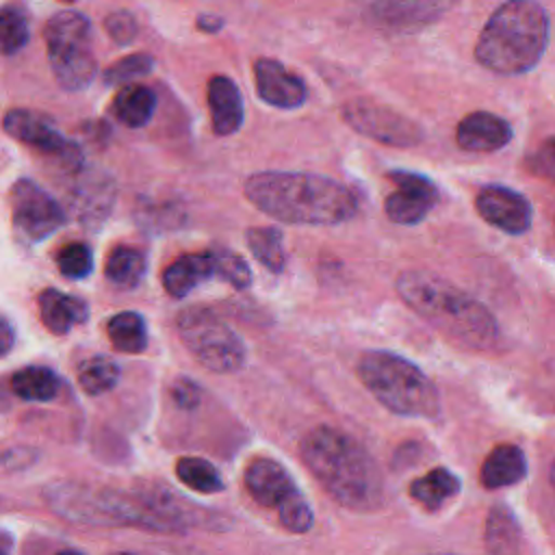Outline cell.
I'll use <instances>...</instances> for the list:
<instances>
[{"label":"cell","instance_id":"6da1fadb","mask_svg":"<svg viewBox=\"0 0 555 555\" xmlns=\"http://www.w3.org/2000/svg\"><path fill=\"white\" fill-rule=\"evenodd\" d=\"M299 457L319 486L351 512H375L386 501L375 457L343 429L319 425L299 442Z\"/></svg>","mask_w":555,"mask_h":555},{"label":"cell","instance_id":"7a4b0ae2","mask_svg":"<svg viewBox=\"0 0 555 555\" xmlns=\"http://www.w3.org/2000/svg\"><path fill=\"white\" fill-rule=\"evenodd\" d=\"M243 193L267 217L295 225H336L358 210L343 182L306 171H256L243 182Z\"/></svg>","mask_w":555,"mask_h":555},{"label":"cell","instance_id":"3957f363","mask_svg":"<svg viewBox=\"0 0 555 555\" xmlns=\"http://www.w3.org/2000/svg\"><path fill=\"white\" fill-rule=\"evenodd\" d=\"M395 288L408 308L451 343L475 351L499 347L501 330L490 310L440 275L408 269L397 275Z\"/></svg>","mask_w":555,"mask_h":555},{"label":"cell","instance_id":"277c9868","mask_svg":"<svg viewBox=\"0 0 555 555\" xmlns=\"http://www.w3.org/2000/svg\"><path fill=\"white\" fill-rule=\"evenodd\" d=\"M548 35V15L540 2L507 0L483 24L475 43V59L494 74H527L544 56Z\"/></svg>","mask_w":555,"mask_h":555},{"label":"cell","instance_id":"5b68a950","mask_svg":"<svg viewBox=\"0 0 555 555\" xmlns=\"http://www.w3.org/2000/svg\"><path fill=\"white\" fill-rule=\"evenodd\" d=\"M41 496L52 512L72 522L95 527H139L158 533H173L150 505L141 488L124 492L106 486L59 479L50 481Z\"/></svg>","mask_w":555,"mask_h":555},{"label":"cell","instance_id":"8992f818","mask_svg":"<svg viewBox=\"0 0 555 555\" xmlns=\"http://www.w3.org/2000/svg\"><path fill=\"white\" fill-rule=\"evenodd\" d=\"M356 369L364 388L392 414L429 421L440 416L438 388L408 358L371 349L360 356Z\"/></svg>","mask_w":555,"mask_h":555},{"label":"cell","instance_id":"52a82bcc","mask_svg":"<svg viewBox=\"0 0 555 555\" xmlns=\"http://www.w3.org/2000/svg\"><path fill=\"white\" fill-rule=\"evenodd\" d=\"M50 69L65 91H82L91 85L98 63L91 50V24L78 11H61L43 26Z\"/></svg>","mask_w":555,"mask_h":555},{"label":"cell","instance_id":"ba28073f","mask_svg":"<svg viewBox=\"0 0 555 555\" xmlns=\"http://www.w3.org/2000/svg\"><path fill=\"white\" fill-rule=\"evenodd\" d=\"M176 330L182 345L204 369L225 375L245 366V343L210 308L191 306L180 310L176 317Z\"/></svg>","mask_w":555,"mask_h":555},{"label":"cell","instance_id":"9c48e42d","mask_svg":"<svg viewBox=\"0 0 555 555\" xmlns=\"http://www.w3.org/2000/svg\"><path fill=\"white\" fill-rule=\"evenodd\" d=\"M340 115L356 132L388 147H412L423 141V130L414 119L366 98L345 102Z\"/></svg>","mask_w":555,"mask_h":555},{"label":"cell","instance_id":"30bf717a","mask_svg":"<svg viewBox=\"0 0 555 555\" xmlns=\"http://www.w3.org/2000/svg\"><path fill=\"white\" fill-rule=\"evenodd\" d=\"M13 228L26 243H41L67 219L63 206L37 182L20 178L9 191Z\"/></svg>","mask_w":555,"mask_h":555},{"label":"cell","instance_id":"8fae6325","mask_svg":"<svg viewBox=\"0 0 555 555\" xmlns=\"http://www.w3.org/2000/svg\"><path fill=\"white\" fill-rule=\"evenodd\" d=\"M2 128L15 141L54 158L69 173L82 169L85 160L78 143L65 139L46 115L28 108H11L2 117Z\"/></svg>","mask_w":555,"mask_h":555},{"label":"cell","instance_id":"7c38bea8","mask_svg":"<svg viewBox=\"0 0 555 555\" xmlns=\"http://www.w3.org/2000/svg\"><path fill=\"white\" fill-rule=\"evenodd\" d=\"M388 178L395 182V191L386 197V215L399 225L421 223L438 202L436 184L416 171H390Z\"/></svg>","mask_w":555,"mask_h":555},{"label":"cell","instance_id":"4fadbf2b","mask_svg":"<svg viewBox=\"0 0 555 555\" xmlns=\"http://www.w3.org/2000/svg\"><path fill=\"white\" fill-rule=\"evenodd\" d=\"M475 208L486 223L507 234H522L531 225L533 212L529 199L501 184L483 186L475 197Z\"/></svg>","mask_w":555,"mask_h":555},{"label":"cell","instance_id":"5bb4252c","mask_svg":"<svg viewBox=\"0 0 555 555\" xmlns=\"http://www.w3.org/2000/svg\"><path fill=\"white\" fill-rule=\"evenodd\" d=\"M254 80L258 98L273 108L291 111L308 100L306 82L275 59H258L254 63Z\"/></svg>","mask_w":555,"mask_h":555},{"label":"cell","instance_id":"9a60e30c","mask_svg":"<svg viewBox=\"0 0 555 555\" xmlns=\"http://www.w3.org/2000/svg\"><path fill=\"white\" fill-rule=\"evenodd\" d=\"M243 483L247 494L256 503L264 507H275V509L299 492L291 473L271 457L251 460L245 468Z\"/></svg>","mask_w":555,"mask_h":555},{"label":"cell","instance_id":"2e32d148","mask_svg":"<svg viewBox=\"0 0 555 555\" xmlns=\"http://www.w3.org/2000/svg\"><path fill=\"white\" fill-rule=\"evenodd\" d=\"M115 202V182L104 171L85 173L72 191V208L82 228H98Z\"/></svg>","mask_w":555,"mask_h":555},{"label":"cell","instance_id":"e0dca14e","mask_svg":"<svg viewBox=\"0 0 555 555\" xmlns=\"http://www.w3.org/2000/svg\"><path fill=\"white\" fill-rule=\"evenodd\" d=\"M512 126L488 111H475L462 117L455 128V141L466 152H494L509 143Z\"/></svg>","mask_w":555,"mask_h":555},{"label":"cell","instance_id":"ac0fdd59","mask_svg":"<svg viewBox=\"0 0 555 555\" xmlns=\"http://www.w3.org/2000/svg\"><path fill=\"white\" fill-rule=\"evenodd\" d=\"M206 100L210 108V126L219 137L238 132L245 117V106L236 82L228 76H212L206 87Z\"/></svg>","mask_w":555,"mask_h":555},{"label":"cell","instance_id":"d6986e66","mask_svg":"<svg viewBox=\"0 0 555 555\" xmlns=\"http://www.w3.org/2000/svg\"><path fill=\"white\" fill-rule=\"evenodd\" d=\"M37 306L43 327L56 336L67 334L72 327L82 325L89 319V306L80 297L67 295L59 288H43L37 297Z\"/></svg>","mask_w":555,"mask_h":555},{"label":"cell","instance_id":"ffe728a7","mask_svg":"<svg viewBox=\"0 0 555 555\" xmlns=\"http://www.w3.org/2000/svg\"><path fill=\"white\" fill-rule=\"evenodd\" d=\"M210 275H217L212 249L184 254L163 271V288L167 291V295L180 299Z\"/></svg>","mask_w":555,"mask_h":555},{"label":"cell","instance_id":"44dd1931","mask_svg":"<svg viewBox=\"0 0 555 555\" xmlns=\"http://www.w3.org/2000/svg\"><path fill=\"white\" fill-rule=\"evenodd\" d=\"M527 477V457L516 444L494 447L481 464L479 481L488 490L514 486Z\"/></svg>","mask_w":555,"mask_h":555},{"label":"cell","instance_id":"7402d4cb","mask_svg":"<svg viewBox=\"0 0 555 555\" xmlns=\"http://www.w3.org/2000/svg\"><path fill=\"white\" fill-rule=\"evenodd\" d=\"M156 111V95L145 85H126L121 87L113 102L111 113L126 128H143Z\"/></svg>","mask_w":555,"mask_h":555},{"label":"cell","instance_id":"603a6c76","mask_svg":"<svg viewBox=\"0 0 555 555\" xmlns=\"http://www.w3.org/2000/svg\"><path fill=\"white\" fill-rule=\"evenodd\" d=\"M11 390L15 397L24 401H37V403H48L56 399L61 390V379L59 375L41 364H28L11 375Z\"/></svg>","mask_w":555,"mask_h":555},{"label":"cell","instance_id":"cb8c5ba5","mask_svg":"<svg viewBox=\"0 0 555 555\" xmlns=\"http://www.w3.org/2000/svg\"><path fill=\"white\" fill-rule=\"evenodd\" d=\"M460 486L462 483L455 473L444 466H436L410 483V496L427 509H438L460 492Z\"/></svg>","mask_w":555,"mask_h":555},{"label":"cell","instance_id":"d4e9b609","mask_svg":"<svg viewBox=\"0 0 555 555\" xmlns=\"http://www.w3.org/2000/svg\"><path fill=\"white\" fill-rule=\"evenodd\" d=\"M106 336L121 353H141L147 347L145 319L134 310H121L106 319Z\"/></svg>","mask_w":555,"mask_h":555},{"label":"cell","instance_id":"484cf974","mask_svg":"<svg viewBox=\"0 0 555 555\" xmlns=\"http://www.w3.org/2000/svg\"><path fill=\"white\" fill-rule=\"evenodd\" d=\"M104 275L117 288H134L145 275V258L134 247L117 245L106 258Z\"/></svg>","mask_w":555,"mask_h":555},{"label":"cell","instance_id":"4316f807","mask_svg":"<svg viewBox=\"0 0 555 555\" xmlns=\"http://www.w3.org/2000/svg\"><path fill=\"white\" fill-rule=\"evenodd\" d=\"M483 540L490 553H516L520 548V527L505 505H494L490 509Z\"/></svg>","mask_w":555,"mask_h":555},{"label":"cell","instance_id":"83f0119b","mask_svg":"<svg viewBox=\"0 0 555 555\" xmlns=\"http://www.w3.org/2000/svg\"><path fill=\"white\" fill-rule=\"evenodd\" d=\"M176 477L199 494H217L225 488L221 473L204 457L184 455L176 462Z\"/></svg>","mask_w":555,"mask_h":555},{"label":"cell","instance_id":"f1b7e54d","mask_svg":"<svg viewBox=\"0 0 555 555\" xmlns=\"http://www.w3.org/2000/svg\"><path fill=\"white\" fill-rule=\"evenodd\" d=\"M245 236L249 251L264 269H269L271 273H280L284 269L286 251L282 245V232L275 225L249 228Z\"/></svg>","mask_w":555,"mask_h":555},{"label":"cell","instance_id":"f546056e","mask_svg":"<svg viewBox=\"0 0 555 555\" xmlns=\"http://www.w3.org/2000/svg\"><path fill=\"white\" fill-rule=\"evenodd\" d=\"M119 375H121V371L115 360H111L106 356H93V358H87L78 366L76 379H78V386L87 395L98 397V395L113 390L119 382Z\"/></svg>","mask_w":555,"mask_h":555},{"label":"cell","instance_id":"4dcf8cb0","mask_svg":"<svg viewBox=\"0 0 555 555\" xmlns=\"http://www.w3.org/2000/svg\"><path fill=\"white\" fill-rule=\"evenodd\" d=\"M28 17L24 7L17 2H7L0 11V39H2V54L11 56L20 52L28 43Z\"/></svg>","mask_w":555,"mask_h":555},{"label":"cell","instance_id":"1f68e13d","mask_svg":"<svg viewBox=\"0 0 555 555\" xmlns=\"http://www.w3.org/2000/svg\"><path fill=\"white\" fill-rule=\"evenodd\" d=\"M56 269L67 280H82L93 271V251L82 241H72L59 247Z\"/></svg>","mask_w":555,"mask_h":555},{"label":"cell","instance_id":"d6a6232c","mask_svg":"<svg viewBox=\"0 0 555 555\" xmlns=\"http://www.w3.org/2000/svg\"><path fill=\"white\" fill-rule=\"evenodd\" d=\"M154 69V56L147 52H137V54H128L115 63H111L104 74L102 80L106 85H128L137 78L147 76Z\"/></svg>","mask_w":555,"mask_h":555},{"label":"cell","instance_id":"836d02e7","mask_svg":"<svg viewBox=\"0 0 555 555\" xmlns=\"http://www.w3.org/2000/svg\"><path fill=\"white\" fill-rule=\"evenodd\" d=\"M215 264H217V275L225 280L234 288H247L251 284V271L249 264L238 256L236 251L228 247H212Z\"/></svg>","mask_w":555,"mask_h":555},{"label":"cell","instance_id":"e575fe53","mask_svg":"<svg viewBox=\"0 0 555 555\" xmlns=\"http://www.w3.org/2000/svg\"><path fill=\"white\" fill-rule=\"evenodd\" d=\"M278 516H280L282 527L286 531H291V533H306L314 525L312 507L308 505V501H306V496L301 492H297L286 503H282L278 507Z\"/></svg>","mask_w":555,"mask_h":555},{"label":"cell","instance_id":"d590c367","mask_svg":"<svg viewBox=\"0 0 555 555\" xmlns=\"http://www.w3.org/2000/svg\"><path fill=\"white\" fill-rule=\"evenodd\" d=\"M104 28L106 35L117 43V46H128L137 39L139 35V24L130 11H113L104 17Z\"/></svg>","mask_w":555,"mask_h":555},{"label":"cell","instance_id":"8d00e7d4","mask_svg":"<svg viewBox=\"0 0 555 555\" xmlns=\"http://www.w3.org/2000/svg\"><path fill=\"white\" fill-rule=\"evenodd\" d=\"M527 167L531 173L555 184V137L546 139L540 147L527 154Z\"/></svg>","mask_w":555,"mask_h":555},{"label":"cell","instance_id":"74e56055","mask_svg":"<svg viewBox=\"0 0 555 555\" xmlns=\"http://www.w3.org/2000/svg\"><path fill=\"white\" fill-rule=\"evenodd\" d=\"M171 397L178 408L191 410L199 403V388H197V384H193L189 379H178L171 386Z\"/></svg>","mask_w":555,"mask_h":555},{"label":"cell","instance_id":"f35d334b","mask_svg":"<svg viewBox=\"0 0 555 555\" xmlns=\"http://www.w3.org/2000/svg\"><path fill=\"white\" fill-rule=\"evenodd\" d=\"M195 26H197L202 33H219V30L223 28V17L212 15V13H202V15H197Z\"/></svg>","mask_w":555,"mask_h":555},{"label":"cell","instance_id":"ab89813d","mask_svg":"<svg viewBox=\"0 0 555 555\" xmlns=\"http://www.w3.org/2000/svg\"><path fill=\"white\" fill-rule=\"evenodd\" d=\"M2 338H0V345H2V356H7L13 347V338H15V332H13V325L9 321V317H2V330H0Z\"/></svg>","mask_w":555,"mask_h":555},{"label":"cell","instance_id":"60d3db41","mask_svg":"<svg viewBox=\"0 0 555 555\" xmlns=\"http://www.w3.org/2000/svg\"><path fill=\"white\" fill-rule=\"evenodd\" d=\"M551 483H553V488H555V462H553V468H551Z\"/></svg>","mask_w":555,"mask_h":555},{"label":"cell","instance_id":"b9f144b4","mask_svg":"<svg viewBox=\"0 0 555 555\" xmlns=\"http://www.w3.org/2000/svg\"><path fill=\"white\" fill-rule=\"evenodd\" d=\"M61 2H65V4H72V2H76V0H61Z\"/></svg>","mask_w":555,"mask_h":555}]
</instances>
